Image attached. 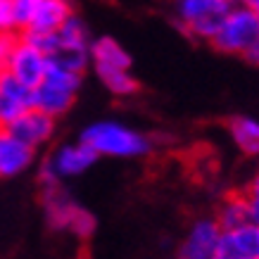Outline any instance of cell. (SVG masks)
<instances>
[{"mask_svg": "<svg viewBox=\"0 0 259 259\" xmlns=\"http://www.w3.org/2000/svg\"><path fill=\"white\" fill-rule=\"evenodd\" d=\"M79 141L88 145L98 157L114 159L145 157L152 148V141L145 134L121 124V121H114V119H102V121L88 124L81 131Z\"/></svg>", "mask_w": 259, "mask_h": 259, "instance_id": "1", "label": "cell"}, {"mask_svg": "<svg viewBox=\"0 0 259 259\" xmlns=\"http://www.w3.org/2000/svg\"><path fill=\"white\" fill-rule=\"evenodd\" d=\"M40 202H43V212L48 217V224L57 231H69L76 238H91L95 233L98 221L86 207L74 202L71 195L62 188V183L57 186H48L40 188Z\"/></svg>", "mask_w": 259, "mask_h": 259, "instance_id": "2", "label": "cell"}, {"mask_svg": "<svg viewBox=\"0 0 259 259\" xmlns=\"http://www.w3.org/2000/svg\"><path fill=\"white\" fill-rule=\"evenodd\" d=\"M231 8L233 3L228 0H181L176 5V19L188 36L212 43Z\"/></svg>", "mask_w": 259, "mask_h": 259, "instance_id": "3", "label": "cell"}, {"mask_svg": "<svg viewBox=\"0 0 259 259\" xmlns=\"http://www.w3.org/2000/svg\"><path fill=\"white\" fill-rule=\"evenodd\" d=\"M259 40V15L243 3L233 5L221 24L219 33L212 38V46L226 55H245Z\"/></svg>", "mask_w": 259, "mask_h": 259, "instance_id": "4", "label": "cell"}, {"mask_svg": "<svg viewBox=\"0 0 259 259\" xmlns=\"http://www.w3.org/2000/svg\"><path fill=\"white\" fill-rule=\"evenodd\" d=\"M95 162H98V155H95L88 145L76 141V143L57 145V148L50 152V157L40 166H46L57 181H62V179H71V176H79V174L88 171Z\"/></svg>", "mask_w": 259, "mask_h": 259, "instance_id": "5", "label": "cell"}, {"mask_svg": "<svg viewBox=\"0 0 259 259\" xmlns=\"http://www.w3.org/2000/svg\"><path fill=\"white\" fill-rule=\"evenodd\" d=\"M48 71V57L36 50L33 46H29L26 40H17L15 53H12V60H10L8 74L12 79H17L22 86H26L29 91H33L36 86L43 83Z\"/></svg>", "mask_w": 259, "mask_h": 259, "instance_id": "6", "label": "cell"}, {"mask_svg": "<svg viewBox=\"0 0 259 259\" xmlns=\"http://www.w3.org/2000/svg\"><path fill=\"white\" fill-rule=\"evenodd\" d=\"M221 228L214 219H197L188 228L176 259H214Z\"/></svg>", "mask_w": 259, "mask_h": 259, "instance_id": "7", "label": "cell"}, {"mask_svg": "<svg viewBox=\"0 0 259 259\" xmlns=\"http://www.w3.org/2000/svg\"><path fill=\"white\" fill-rule=\"evenodd\" d=\"M55 128H57L55 119L40 114L38 110H26L22 117L12 121L5 131H10L17 141H22L24 145H29L31 150H38L40 145H46V143L53 141Z\"/></svg>", "mask_w": 259, "mask_h": 259, "instance_id": "8", "label": "cell"}, {"mask_svg": "<svg viewBox=\"0 0 259 259\" xmlns=\"http://www.w3.org/2000/svg\"><path fill=\"white\" fill-rule=\"evenodd\" d=\"M88 60L95 71H131V55L117 38L98 36L88 46Z\"/></svg>", "mask_w": 259, "mask_h": 259, "instance_id": "9", "label": "cell"}, {"mask_svg": "<svg viewBox=\"0 0 259 259\" xmlns=\"http://www.w3.org/2000/svg\"><path fill=\"white\" fill-rule=\"evenodd\" d=\"M26 110H31V91L12 79L8 71H3L0 74V128H8Z\"/></svg>", "mask_w": 259, "mask_h": 259, "instance_id": "10", "label": "cell"}, {"mask_svg": "<svg viewBox=\"0 0 259 259\" xmlns=\"http://www.w3.org/2000/svg\"><path fill=\"white\" fill-rule=\"evenodd\" d=\"M214 259H259V228L252 224L221 233Z\"/></svg>", "mask_w": 259, "mask_h": 259, "instance_id": "11", "label": "cell"}, {"mask_svg": "<svg viewBox=\"0 0 259 259\" xmlns=\"http://www.w3.org/2000/svg\"><path fill=\"white\" fill-rule=\"evenodd\" d=\"M36 159V150L17 141L10 131H0V179H12L24 174Z\"/></svg>", "mask_w": 259, "mask_h": 259, "instance_id": "12", "label": "cell"}, {"mask_svg": "<svg viewBox=\"0 0 259 259\" xmlns=\"http://www.w3.org/2000/svg\"><path fill=\"white\" fill-rule=\"evenodd\" d=\"M71 15L74 10L64 0H33L31 22L24 33H57Z\"/></svg>", "mask_w": 259, "mask_h": 259, "instance_id": "13", "label": "cell"}, {"mask_svg": "<svg viewBox=\"0 0 259 259\" xmlns=\"http://www.w3.org/2000/svg\"><path fill=\"white\" fill-rule=\"evenodd\" d=\"M74 98H76V93L62 91V88L43 81L40 86H36L31 91V110H38L40 114H46V117L57 121L62 114H67L71 110Z\"/></svg>", "mask_w": 259, "mask_h": 259, "instance_id": "14", "label": "cell"}, {"mask_svg": "<svg viewBox=\"0 0 259 259\" xmlns=\"http://www.w3.org/2000/svg\"><path fill=\"white\" fill-rule=\"evenodd\" d=\"M228 134L236 148L247 157H259V121L252 117H233L228 121Z\"/></svg>", "mask_w": 259, "mask_h": 259, "instance_id": "15", "label": "cell"}, {"mask_svg": "<svg viewBox=\"0 0 259 259\" xmlns=\"http://www.w3.org/2000/svg\"><path fill=\"white\" fill-rule=\"evenodd\" d=\"M217 224H219L221 233H228V231H238L250 224V212H247V197L245 193H236V195H228L219 207V214H217Z\"/></svg>", "mask_w": 259, "mask_h": 259, "instance_id": "16", "label": "cell"}, {"mask_svg": "<svg viewBox=\"0 0 259 259\" xmlns=\"http://www.w3.org/2000/svg\"><path fill=\"white\" fill-rule=\"evenodd\" d=\"M91 33H88L86 22L76 12L60 26L57 31V48H76V50H88L91 46Z\"/></svg>", "mask_w": 259, "mask_h": 259, "instance_id": "17", "label": "cell"}, {"mask_svg": "<svg viewBox=\"0 0 259 259\" xmlns=\"http://www.w3.org/2000/svg\"><path fill=\"white\" fill-rule=\"evenodd\" d=\"M98 79L102 81V86L107 88L110 93L126 98V95H134L138 91V81L131 71H95Z\"/></svg>", "mask_w": 259, "mask_h": 259, "instance_id": "18", "label": "cell"}, {"mask_svg": "<svg viewBox=\"0 0 259 259\" xmlns=\"http://www.w3.org/2000/svg\"><path fill=\"white\" fill-rule=\"evenodd\" d=\"M43 81L62 88V91H69V93H79L83 76H81V74H74V71L60 69V67H53V64L48 62V71H46V79Z\"/></svg>", "mask_w": 259, "mask_h": 259, "instance_id": "19", "label": "cell"}, {"mask_svg": "<svg viewBox=\"0 0 259 259\" xmlns=\"http://www.w3.org/2000/svg\"><path fill=\"white\" fill-rule=\"evenodd\" d=\"M33 15V0H12V19H15L17 33H24L29 29Z\"/></svg>", "mask_w": 259, "mask_h": 259, "instance_id": "20", "label": "cell"}, {"mask_svg": "<svg viewBox=\"0 0 259 259\" xmlns=\"http://www.w3.org/2000/svg\"><path fill=\"white\" fill-rule=\"evenodd\" d=\"M17 40H19V33H5V36H0V74L8 71Z\"/></svg>", "mask_w": 259, "mask_h": 259, "instance_id": "21", "label": "cell"}, {"mask_svg": "<svg viewBox=\"0 0 259 259\" xmlns=\"http://www.w3.org/2000/svg\"><path fill=\"white\" fill-rule=\"evenodd\" d=\"M5 33H17L12 19V0H0V36Z\"/></svg>", "mask_w": 259, "mask_h": 259, "instance_id": "22", "label": "cell"}, {"mask_svg": "<svg viewBox=\"0 0 259 259\" xmlns=\"http://www.w3.org/2000/svg\"><path fill=\"white\" fill-rule=\"evenodd\" d=\"M247 197V212H250V224L259 228V193H245Z\"/></svg>", "mask_w": 259, "mask_h": 259, "instance_id": "23", "label": "cell"}, {"mask_svg": "<svg viewBox=\"0 0 259 259\" xmlns=\"http://www.w3.org/2000/svg\"><path fill=\"white\" fill-rule=\"evenodd\" d=\"M245 60H247V62L250 64H254V67H259V40L257 43H254V46L250 48V50H247V53H245Z\"/></svg>", "mask_w": 259, "mask_h": 259, "instance_id": "24", "label": "cell"}, {"mask_svg": "<svg viewBox=\"0 0 259 259\" xmlns=\"http://www.w3.org/2000/svg\"><path fill=\"white\" fill-rule=\"evenodd\" d=\"M247 5H250V8H252V10H254V12H257V15H259V0H250Z\"/></svg>", "mask_w": 259, "mask_h": 259, "instance_id": "25", "label": "cell"}, {"mask_svg": "<svg viewBox=\"0 0 259 259\" xmlns=\"http://www.w3.org/2000/svg\"><path fill=\"white\" fill-rule=\"evenodd\" d=\"M0 131H3V128H0Z\"/></svg>", "mask_w": 259, "mask_h": 259, "instance_id": "26", "label": "cell"}]
</instances>
